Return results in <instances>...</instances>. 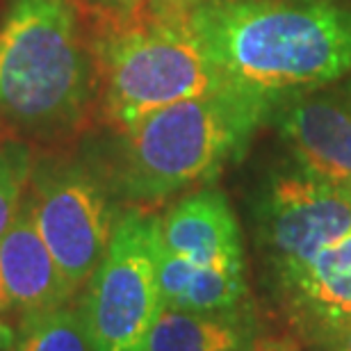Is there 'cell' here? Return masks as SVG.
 <instances>
[{
	"mask_svg": "<svg viewBox=\"0 0 351 351\" xmlns=\"http://www.w3.org/2000/svg\"><path fill=\"white\" fill-rule=\"evenodd\" d=\"M146 5L156 7V10H167V12H187L196 5H203L208 0H144Z\"/></svg>",
	"mask_w": 351,
	"mask_h": 351,
	"instance_id": "obj_18",
	"label": "cell"
},
{
	"mask_svg": "<svg viewBox=\"0 0 351 351\" xmlns=\"http://www.w3.org/2000/svg\"><path fill=\"white\" fill-rule=\"evenodd\" d=\"M256 345L258 319L247 304L208 313L165 306L142 351H249Z\"/></svg>",
	"mask_w": 351,
	"mask_h": 351,
	"instance_id": "obj_12",
	"label": "cell"
},
{
	"mask_svg": "<svg viewBox=\"0 0 351 351\" xmlns=\"http://www.w3.org/2000/svg\"><path fill=\"white\" fill-rule=\"evenodd\" d=\"M98 91L91 37L69 0H10L0 21V123L60 139L85 121Z\"/></svg>",
	"mask_w": 351,
	"mask_h": 351,
	"instance_id": "obj_3",
	"label": "cell"
},
{
	"mask_svg": "<svg viewBox=\"0 0 351 351\" xmlns=\"http://www.w3.org/2000/svg\"><path fill=\"white\" fill-rule=\"evenodd\" d=\"M14 345V331L0 319V351H7Z\"/></svg>",
	"mask_w": 351,
	"mask_h": 351,
	"instance_id": "obj_20",
	"label": "cell"
},
{
	"mask_svg": "<svg viewBox=\"0 0 351 351\" xmlns=\"http://www.w3.org/2000/svg\"><path fill=\"white\" fill-rule=\"evenodd\" d=\"M274 105L240 87L167 105L128 125L89 139L82 158L117 201L151 206L213 182L249 149Z\"/></svg>",
	"mask_w": 351,
	"mask_h": 351,
	"instance_id": "obj_1",
	"label": "cell"
},
{
	"mask_svg": "<svg viewBox=\"0 0 351 351\" xmlns=\"http://www.w3.org/2000/svg\"><path fill=\"white\" fill-rule=\"evenodd\" d=\"M187 19L230 85L274 103L351 73L347 3L208 0L187 10Z\"/></svg>",
	"mask_w": 351,
	"mask_h": 351,
	"instance_id": "obj_2",
	"label": "cell"
},
{
	"mask_svg": "<svg viewBox=\"0 0 351 351\" xmlns=\"http://www.w3.org/2000/svg\"><path fill=\"white\" fill-rule=\"evenodd\" d=\"M278 280L287 315L315 342L351 322V233Z\"/></svg>",
	"mask_w": 351,
	"mask_h": 351,
	"instance_id": "obj_10",
	"label": "cell"
},
{
	"mask_svg": "<svg viewBox=\"0 0 351 351\" xmlns=\"http://www.w3.org/2000/svg\"><path fill=\"white\" fill-rule=\"evenodd\" d=\"M91 48L101 110L110 125H128L167 105L230 87L187 12L142 5L105 14Z\"/></svg>",
	"mask_w": 351,
	"mask_h": 351,
	"instance_id": "obj_4",
	"label": "cell"
},
{
	"mask_svg": "<svg viewBox=\"0 0 351 351\" xmlns=\"http://www.w3.org/2000/svg\"><path fill=\"white\" fill-rule=\"evenodd\" d=\"M249 351H297L290 342H283V340H267V342H261V345L251 347Z\"/></svg>",
	"mask_w": 351,
	"mask_h": 351,
	"instance_id": "obj_19",
	"label": "cell"
},
{
	"mask_svg": "<svg viewBox=\"0 0 351 351\" xmlns=\"http://www.w3.org/2000/svg\"><path fill=\"white\" fill-rule=\"evenodd\" d=\"M91 7H96L98 12L103 14H123V12H132L137 7L146 5L144 0H85Z\"/></svg>",
	"mask_w": 351,
	"mask_h": 351,
	"instance_id": "obj_17",
	"label": "cell"
},
{
	"mask_svg": "<svg viewBox=\"0 0 351 351\" xmlns=\"http://www.w3.org/2000/svg\"><path fill=\"white\" fill-rule=\"evenodd\" d=\"M27 199L32 217L75 297L110 247L119 219L114 196L82 156H34Z\"/></svg>",
	"mask_w": 351,
	"mask_h": 351,
	"instance_id": "obj_6",
	"label": "cell"
},
{
	"mask_svg": "<svg viewBox=\"0 0 351 351\" xmlns=\"http://www.w3.org/2000/svg\"><path fill=\"white\" fill-rule=\"evenodd\" d=\"M278 125L299 167L351 185V110L331 98H301Z\"/></svg>",
	"mask_w": 351,
	"mask_h": 351,
	"instance_id": "obj_11",
	"label": "cell"
},
{
	"mask_svg": "<svg viewBox=\"0 0 351 351\" xmlns=\"http://www.w3.org/2000/svg\"><path fill=\"white\" fill-rule=\"evenodd\" d=\"M317 351H351V322L342 324L313 342Z\"/></svg>",
	"mask_w": 351,
	"mask_h": 351,
	"instance_id": "obj_16",
	"label": "cell"
},
{
	"mask_svg": "<svg viewBox=\"0 0 351 351\" xmlns=\"http://www.w3.org/2000/svg\"><path fill=\"white\" fill-rule=\"evenodd\" d=\"M351 233V185L297 167L267 182L258 237L274 274L297 269Z\"/></svg>",
	"mask_w": 351,
	"mask_h": 351,
	"instance_id": "obj_7",
	"label": "cell"
},
{
	"mask_svg": "<svg viewBox=\"0 0 351 351\" xmlns=\"http://www.w3.org/2000/svg\"><path fill=\"white\" fill-rule=\"evenodd\" d=\"M158 240L169 254L194 265L244 269L240 223L217 187L194 189L158 217Z\"/></svg>",
	"mask_w": 351,
	"mask_h": 351,
	"instance_id": "obj_9",
	"label": "cell"
},
{
	"mask_svg": "<svg viewBox=\"0 0 351 351\" xmlns=\"http://www.w3.org/2000/svg\"><path fill=\"white\" fill-rule=\"evenodd\" d=\"M73 299L75 292L34 223L25 189L19 213L0 240V313L23 319L73 304Z\"/></svg>",
	"mask_w": 351,
	"mask_h": 351,
	"instance_id": "obj_8",
	"label": "cell"
},
{
	"mask_svg": "<svg viewBox=\"0 0 351 351\" xmlns=\"http://www.w3.org/2000/svg\"><path fill=\"white\" fill-rule=\"evenodd\" d=\"M34 153L23 139L0 142V240L12 226L30 180Z\"/></svg>",
	"mask_w": 351,
	"mask_h": 351,
	"instance_id": "obj_15",
	"label": "cell"
},
{
	"mask_svg": "<svg viewBox=\"0 0 351 351\" xmlns=\"http://www.w3.org/2000/svg\"><path fill=\"white\" fill-rule=\"evenodd\" d=\"M7 351H96L80 304H66L19 322Z\"/></svg>",
	"mask_w": 351,
	"mask_h": 351,
	"instance_id": "obj_14",
	"label": "cell"
},
{
	"mask_svg": "<svg viewBox=\"0 0 351 351\" xmlns=\"http://www.w3.org/2000/svg\"><path fill=\"white\" fill-rule=\"evenodd\" d=\"M78 304L96 351H142L165 308L156 215L139 206L119 213L110 247Z\"/></svg>",
	"mask_w": 351,
	"mask_h": 351,
	"instance_id": "obj_5",
	"label": "cell"
},
{
	"mask_svg": "<svg viewBox=\"0 0 351 351\" xmlns=\"http://www.w3.org/2000/svg\"><path fill=\"white\" fill-rule=\"evenodd\" d=\"M158 280L165 306L182 311H230L247 304V276L233 267H201L169 254L158 240Z\"/></svg>",
	"mask_w": 351,
	"mask_h": 351,
	"instance_id": "obj_13",
	"label": "cell"
}]
</instances>
